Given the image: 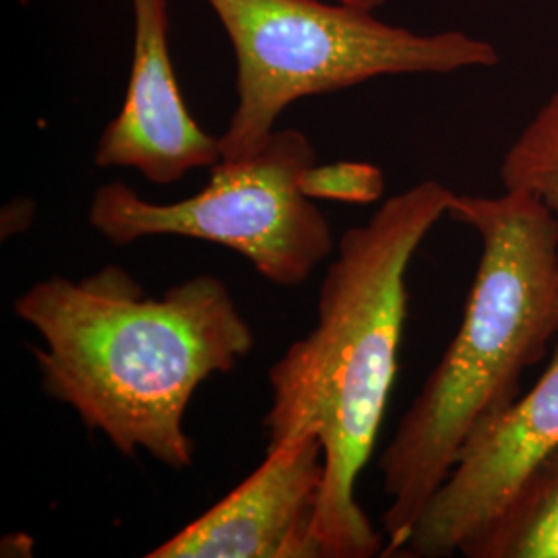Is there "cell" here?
<instances>
[{"label": "cell", "instance_id": "cell-1", "mask_svg": "<svg viewBox=\"0 0 558 558\" xmlns=\"http://www.w3.org/2000/svg\"><path fill=\"white\" fill-rule=\"evenodd\" d=\"M13 311L41 338L32 354L48 398L120 456L143 451L177 472L195 465L184 418L197 389L255 348L230 288L209 274L149 296L124 267L104 265L41 279Z\"/></svg>", "mask_w": 558, "mask_h": 558}, {"label": "cell", "instance_id": "cell-8", "mask_svg": "<svg viewBox=\"0 0 558 558\" xmlns=\"http://www.w3.org/2000/svg\"><path fill=\"white\" fill-rule=\"evenodd\" d=\"M133 64L119 114L101 133L94 163L131 168L154 184H172L221 160L220 137L189 112L168 48V0H131Z\"/></svg>", "mask_w": 558, "mask_h": 558}, {"label": "cell", "instance_id": "cell-13", "mask_svg": "<svg viewBox=\"0 0 558 558\" xmlns=\"http://www.w3.org/2000/svg\"><path fill=\"white\" fill-rule=\"evenodd\" d=\"M17 548L20 557H29V548H32V539L27 538L25 534H11L9 538L2 539V557H9V553Z\"/></svg>", "mask_w": 558, "mask_h": 558}, {"label": "cell", "instance_id": "cell-2", "mask_svg": "<svg viewBox=\"0 0 558 558\" xmlns=\"http://www.w3.org/2000/svg\"><path fill=\"white\" fill-rule=\"evenodd\" d=\"M456 197L424 180L385 201L336 244L317 300V323L269 368L267 449L317 433L325 480L313 539L319 558L385 553L356 497L360 474L379 439L398 375L408 319V267Z\"/></svg>", "mask_w": 558, "mask_h": 558}, {"label": "cell", "instance_id": "cell-7", "mask_svg": "<svg viewBox=\"0 0 558 558\" xmlns=\"http://www.w3.org/2000/svg\"><path fill=\"white\" fill-rule=\"evenodd\" d=\"M325 480L317 433L267 449L259 468L147 558H319L313 530Z\"/></svg>", "mask_w": 558, "mask_h": 558}, {"label": "cell", "instance_id": "cell-14", "mask_svg": "<svg viewBox=\"0 0 558 558\" xmlns=\"http://www.w3.org/2000/svg\"><path fill=\"white\" fill-rule=\"evenodd\" d=\"M336 2H343L350 7H359V9H366V11H375L383 7L387 0H336Z\"/></svg>", "mask_w": 558, "mask_h": 558}, {"label": "cell", "instance_id": "cell-4", "mask_svg": "<svg viewBox=\"0 0 558 558\" xmlns=\"http://www.w3.org/2000/svg\"><path fill=\"white\" fill-rule=\"evenodd\" d=\"M236 54V108L221 158L257 154L294 101L383 75L495 66L490 41L463 32L420 36L336 0H207Z\"/></svg>", "mask_w": 558, "mask_h": 558}, {"label": "cell", "instance_id": "cell-5", "mask_svg": "<svg viewBox=\"0 0 558 558\" xmlns=\"http://www.w3.org/2000/svg\"><path fill=\"white\" fill-rule=\"evenodd\" d=\"M313 163L311 140L299 129H281L248 158H221L207 184L186 199L154 203L124 182H106L89 201L87 220L117 246L151 236L221 244L267 281L296 288L336 248L325 214L300 189Z\"/></svg>", "mask_w": 558, "mask_h": 558}, {"label": "cell", "instance_id": "cell-9", "mask_svg": "<svg viewBox=\"0 0 558 558\" xmlns=\"http://www.w3.org/2000/svg\"><path fill=\"white\" fill-rule=\"evenodd\" d=\"M468 558H558V449L519 488L478 538Z\"/></svg>", "mask_w": 558, "mask_h": 558}, {"label": "cell", "instance_id": "cell-11", "mask_svg": "<svg viewBox=\"0 0 558 558\" xmlns=\"http://www.w3.org/2000/svg\"><path fill=\"white\" fill-rule=\"evenodd\" d=\"M300 189L313 201L371 205L383 197L385 177L379 166L366 161L313 163L302 172Z\"/></svg>", "mask_w": 558, "mask_h": 558}, {"label": "cell", "instance_id": "cell-3", "mask_svg": "<svg viewBox=\"0 0 558 558\" xmlns=\"http://www.w3.org/2000/svg\"><path fill=\"white\" fill-rule=\"evenodd\" d=\"M447 216L482 242L458 333L379 459L387 546L398 557L461 447L519 398L523 373L558 338V223L525 191L456 195Z\"/></svg>", "mask_w": 558, "mask_h": 558}, {"label": "cell", "instance_id": "cell-12", "mask_svg": "<svg viewBox=\"0 0 558 558\" xmlns=\"http://www.w3.org/2000/svg\"><path fill=\"white\" fill-rule=\"evenodd\" d=\"M36 218V203L32 199L9 201L0 214V236L2 240L23 234Z\"/></svg>", "mask_w": 558, "mask_h": 558}, {"label": "cell", "instance_id": "cell-10", "mask_svg": "<svg viewBox=\"0 0 558 558\" xmlns=\"http://www.w3.org/2000/svg\"><path fill=\"white\" fill-rule=\"evenodd\" d=\"M505 191L542 201L558 223V92L521 131L500 163Z\"/></svg>", "mask_w": 558, "mask_h": 558}, {"label": "cell", "instance_id": "cell-6", "mask_svg": "<svg viewBox=\"0 0 558 558\" xmlns=\"http://www.w3.org/2000/svg\"><path fill=\"white\" fill-rule=\"evenodd\" d=\"M558 449V348L538 383L461 447L398 557L463 553Z\"/></svg>", "mask_w": 558, "mask_h": 558}]
</instances>
